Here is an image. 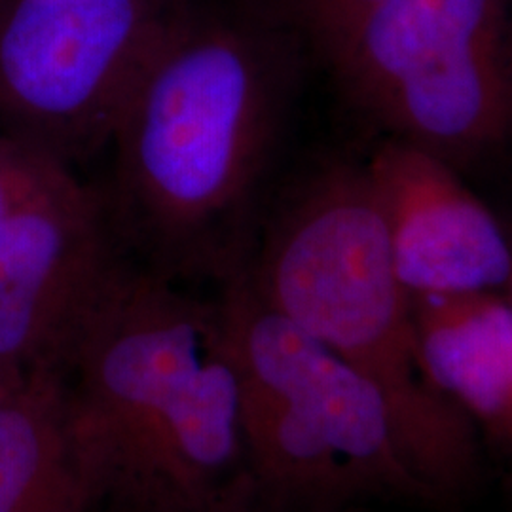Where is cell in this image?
<instances>
[{
  "mask_svg": "<svg viewBox=\"0 0 512 512\" xmlns=\"http://www.w3.org/2000/svg\"><path fill=\"white\" fill-rule=\"evenodd\" d=\"M63 382L88 512H255L220 300L122 262Z\"/></svg>",
  "mask_w": 512,
  "mask_h": 512,
  "instance_id": "1",
  "label": "cell"
},
{
  "mask_svg": "<svg viewBox=\"0 0 512 512\" xmlns=\"http://www.w3.org/2000/svg\"><path fill=\"white\" fill-rule=\"evenodd\" d=\"M287 82L272 50L238 31H165L114 129L112 230L145 268L224 289L274 147Z\"/></svg>",
  "mask_w": 512,
  "mask_h": 512,
  "instance_id": "2",
  "label": "cell"
},
{
  "mask_svg": "<svg viewBox=\"0 0 512 512\" xmlns=\"http://www.w3.org/2000/svg\"><path fill=\"white\" fill-rule=\"evenodd\" d=\"M245 279L268 308L378 387L404 463L437 507L476 495L482 433L421 363L412 294L366 167H330L306 184L249 258Z\"/></svg>",
  "mask_w": 512,
  "mask_h": 512,
  "instance_id": "3",
  "label": "cell"
},
{
  "mask_svg": "<svg viewBox=\"0 0 512 512\" xmlns=\"http://www.w3.org/2000/svg\"><path fill=\"white\" fill-rule=\"evenodd\" d=\"M219 300L255 512H357L378 499L435 505L365 374L268 308L245 275Z\"/></svg>",
  "mask_w": 512,
  "mask_h": 512,
  "instance_id": "4",
  "label": "cell"
},
{
  "mask_svg": "<svg viewBox=\"0 0 512 512\" xmlns=\"http://www.w3.org/2000/svg\"><path fill=\"white\" fill-rule=\"evenodd\" d=\"M327 38L346 92L397 139L452 162L509 131L495 0H382Z\"/></svg>",
  "mask_w": 512,
  "mask_h": 512,
  "instance_id": "5",
  "label": "cell"
},
{
  "mask_svg": "<svg viewBox=\"0 0 512 512\" xmlns=\"http://www.w3.org/2000/svg\"><path fill=\"white\" fill-rule=\"evenodd\" d=\"M164 33L145 0H16L0 16V133L65 165L110 145Z\"/></svg>",
  "mask_w": 512,
  "mask_h": 512,
  "instance_id": "6",
  "label": "cell"
},
{
  "mask_svg": "<svg viewBox=\"0 0 512 512\" xmlns=\"http://www.w3.org/2000/svg\"><path fill=\"white\" fill-rule=\"evenodd\" d=\"M105 203L71 177L0 220V365L63 374L122 266Z\"/></svg>",
  "mask_w": 512,
  "mask_h": 512,
  "instance_id": "7",
  "label": "cell"
},
{
  "mask_svg": "<svg viewBox=\"0 0 512 512\" xmlns=\"http://www.w3.org/2000/svg\"><path fill=\"white\" fill-rule=\"evenodd\" d=\"M366 169L408 293L507 291L512 239L446 158L395 139Z\"/></svg>",
  "mask_w": 512,
  "mask_h": 512,
  "instance_id": "8",
  "label": "cell"
},
{
  "mask_svg": "<svg viewBox=\"0 0 512 512\" xmlns=\"http://www.w3.org/2000/svg\"><path fill=\"white\" fill-rule=\"evenodd\" d=\"M431 382L512 459V306L505 293L412 294Z\"/></svg>",
  "mask_w": 512,
  "mask_h": 512,
  "instance_id": "9",
  "label": "cell"
},
{
  "mask_svg": "<svg viewBox=\"0 0 512 512\" xmlns=\"http://www.w3.org/2000/svg\"><path fill=\"white\" fill-rule=\"evenodd\" d=\"M0 512H88L59 372L27 374L0 399Z\"/></svg>",
  "mask_w": 512,
  "mask_h": 512,
  "instance_id": "10",
  "label": "cell"
},
{
  "mask_svg": "<svg viewBox=\"0 0 512 512\" xmlns=\"http://www.w3.org/2000/svg\"><path fill=\"white\" fill-rule=\"evenodd\" d=\"M71 177L69 165L0 133V220Z\"/></svg>",
  "mask_w": 512,
  "mask_h": 512,
  "instance_id": "11",
  "label": "cell"
},
{
  "mask_svg": "<svg viewBox=\"0 0 512 512\" xmlns=\"http://www.w3.org/2000/svg\"><path fill=\"white\" fill-rule=\"evenodd\" d=\"M378 2L382 0H321L317 14L329 35L334 29L342 27L346 21L359 16L361 12H365L366 8Z\"/></svg>",
  "mask_w": 512,
  "mask_h": 512,
  "instance_id": "12",
  "label": "cell"
},
{
  "mask_svg": "<svg viewBox=\"0 0 512 512\" xmlns=\"http://www.w3.org/2000/svg\"><path fill=\"white\" fill-rule=\"evenodd\" d=\"M23 378H25V376H19L16 372H12V370H8V368H4V366L0 365V399H2L4 395H8Z\"/></svg>",
  "mask_w": 512,
  "mask_h": 512,
  "instance_id": "13",
  "label": "cell"
},
{
  "mask_svg": "<svg viewBox=\"0 0 512 512\" xmlns=\"http://www.w3.org/2000/svg\"><path fill=\"white\" fill-rule=\"evenodd\" d=\"M505 294H507V298H509V302H511V306H512V277H511V283H509V287H507V291H505Z\"/></svg>",
  "mask_w": 512,
  "mask_h": 512,
  "instance_id": "14",
  "label": "cell"
}]
</instances>
